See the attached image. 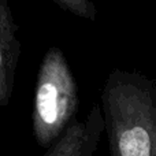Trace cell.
Segmentation results:
<instances>
[{"label":"cell","mask_w":156,"mask_h":156,"mask_svg":"<svg viewBox=\"0 0 156 156\" xmlns=\"http://www.w3.org/2000/svg\"><path fill=\"white\" fill-rule=\"evenodd\" d=\"M104 132L101 107L94 104L83 121L74 119L43 156H94Z\"/></svg>","instance_id":"cell-3"},{"label":"cell","mask_w":156,"mask_h":156,"mask_svg":"<svg viewBox=\"0 0 156 156\" xmlns=\"http://www.w3.org/2000/svg\"><path fill=\"white\" fill-rule=\"evenodd\" d=\"M110 156H156V81L114 69L101 92Z\"/></svg>","instance_id":"cell-1"},{"label":"cell","mask_w":156,"mask_h":156,"mask_svg":"<svg viewBox=\"0 0 156 156\" xmlns=\"http://www.w3.org/2000/svg\"><path fill=\"white\" fill-rule=\"evenodd\" d=\"M8 0H0V107H7L14 90L21 41Z\"/></svg>","instance_id":"cell-4"},{"label":"cell","mask_w":156,"mask_h":156,"mask_svg":"<svg viewBox=\"0 0 156 156\" xmlns=\"http://www.w3.org/2000/svg\"><path fill=\"white\" fill-rule=\"evenodd\" d=\"M62 10L82 19L94 21L97 18V8L90 0H52Z\"/></svg>","instance_id":"cell-5"},{"label":"cell","mask_w":156,"mask_h":156,"mask_svg":"<svg viewBox=\"0 0 156 156\" xmlns=\"http://www.w3.org/2000/svg\"><path fill=\"white\" fill-rule=\"evenodd\" d=\"M80 107L78 85L65 54L58 47L45 52L38 67L32 112L36 143L48 149L76 119Z\"/></svg>","instance_id":"cell-2"}]
</instances>
